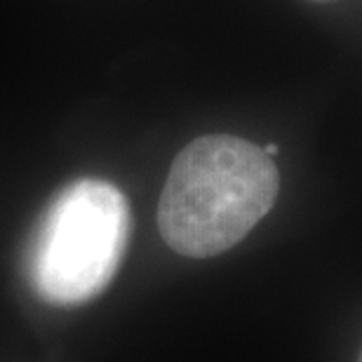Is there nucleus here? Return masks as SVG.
Returning <instances> with one entry per match:
<instances>
[{
  "label": "nucleus",
  "mask_w": 362,
  "mask_h": 362,
  "mask_svg": "<svg viewBox=\"0 0 362 362\" xmlns=\"http://www.w3.org/2000/svg\"><path fill=\"white\" fill-rule=\"evenodd\" d=\"M358 362H362V353H360V360H358Z\"/></svg>",
  "instance_id": "obj_4"
},
{
  "label": "nucleus",
  "mask_w": 362,
  "mask_h": 362,
  "mask_svg": "<svg viewBox=\"0 0 362 362\" xmlns=\"http://www.w3.org/2000/svg\"><path fill=\"white\" fill-rule=\"evenodd\" d=\"M280 191V172L262 146L207 134L175 158L165 181L158 228L177 255L209 259L235 247Z\"/></svg>",
  "instance_id": "obj_1"
},
{
  "label": "nucleus",
  "mask_w": 362,
  "mask_h": 362,
  "mask_svg": "<svg viewBox=\"0 0 362 362\" xmlns=\"http://www.w3.org/2000/svg\"><path fill=\"white\" fill-rule=\"evenodd\" d=\"M132 233L125 193L104 179L64 186L40 214L24 252L33 294L49 306H83L104 292L120 269Z\"/></svg>",
  "instance_id": "obj_2"
},
{
  "label": "nucleus",
  "mask_w": 362,
  "mask_h": 362,
  "mask_svg": "<svg viewBox=\"0 0 362 362\" xmlns=\"http://www.w3.org/2000/svg\"><path fill=\"white\" fill-rule=\"evenodd\" d=\"M264 151H266V153H269L271 158H275V156H278V144H269V146H266Z\"/></svg>",
  "instance_id": "obj_3"
}]
</instances>
